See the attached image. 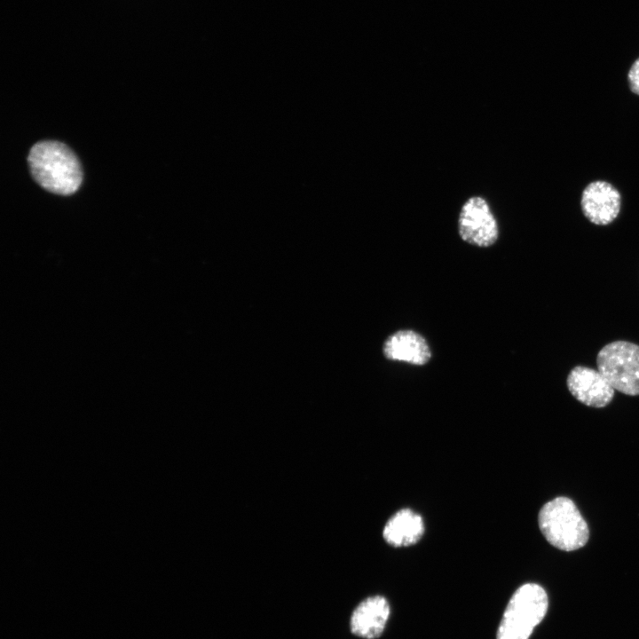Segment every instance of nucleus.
<instances>
[{
  "mask_svg": "<svg viewBox=\"0 0 639 639\" xmlns=\"http://www.w3.org/2000/svg\"><path fill=\"white\" fill-rule=\"evenodd\" d=\"M28 162L34 179L51 193L70 195L79 189L83 182V170L78 158L61 142H37L31 147Z\"/></svg>",
  "mask_w": 639,
  "mask_h": 639,
  "instance_id": "obj_1",
  "label": "nucleus"
},
{
  "mask_svg": "<svg viewBox=\"0 0 639 639\" xmlns=\"http://www.w3.org/2000/svg\"><path fill=\"white\" fill-rule=\"evenodd\" d=\"M538 521L546 540L558 549L573 551L588 542V524L575 503L567 497H556L544 504Z\"/></svg>",
  "mask_w": 639,
  "mask_h": 639,
  "instance_id": "obj_2",
  "label": "nucleus"
},
{
  "mask_svg": "<svg viewBox=\"0 0 639 639\" xmlns=\"http://www.w3.org/2000/svg\"><path fill=\"white\" fill-rule=\"evenodd\" d=\"M548 605L547 593L540 585L527 583L521 586L507 605L497 639H528L546 615Z\"/></svg>",
  "mask_w": 639,
  "mask_h": 639,
  "instance_id": "obj_3",
  "label": "nucleus"
},
{
  "mask_svg": "<svg viewBox=\"0 0 639 639\" xmlns=\"http://www.w3.org/2000/svg\"><path fill=\"white\" fill-rule=\"evenodd\" d=\"M597 369L615 390L639 395V345L614 341L604 345L596 356Z\"/></svg>",
  "mask_w": 639,
  "mask_h": 639,
  "instance_id": "obj_4",
  "label": "nucleus"
},
{
  "mask_svg": "<svg viewBox=\"0 0 639 639\" xmlns=\"http://www.w3.org/2000/svg\"><path fill=\"white\" fill-rule=\"evenodd\" d=\"M458 232L464 241L474 246L489 247L496 241L498 225L485 199L472 196L464 202L459 214Z\"/></svg>",
  "mask_w": 639,
  "mask_h": 639,
  "instance_id": "obj_5",
  "label": "nucleus"
},
{
  "mask_svg": "<svg viewBox=\"0 0 639 639\" xmlns=\"http://www.w3.org/2000/svg\"><path fill=\"white\" fill-rule=\"evenodd\" d=\"M566 384L578 401L596 408L606 406L615 393L614 388L598 369L584 366H576L570 371Z\"/></svg>",
  "mask_w": 639,
  "mask_h": 639,
  "instance_id": "obj_6",
  "label": "nucleus"
},
{
  "mask_svg": "<svg viewBox=\"0 0 639 639\" xmlns=\"http://www.w3.org/2000/svg\"><path fill=\"white\" fill-rule=\"evenodd\" d=\"M581 209L591 223L597 225H607L619 213L620 194L614 186L607 182H592L582 193Z\"/></svg>",
  "mask_w": 639,
  "mask_h": 639,
  "instance_id": "obj_7",
  "label": "nucleus"
},
{
  "mask_svg": "<svg viewBox=\"0 0 639 639\" xmlns=\"http://www.w3.org/2000/svg\"><path fill=\"white\" fill-rule=\"evenodd\" d=\"M390 615L387 600L381 596L367 597L353 611L351 630L357 636L374 639L380 636Z\"/></svg>",
  "mask_w": 639,
  "mask_h": 639,
  "instance_id": "obj_8",
  "label": "nucleus"
},
{
  "mask_svg": "<svg viewBox=\"0 0 639 639\" xmlns=\"http://www.w3.org/2000/svg\"><path fill=\"white\" fill-rule=\"evenodd\" d=\"M383 353L390 360L417 366L426 364L431 356L426 340L412 330H399L388 337L383 344Z\"/></svg>",
  "mask_w": 639,
  "mask_h": 639,
  "instance_id": "obj_9",
  "label": "nucleus"
},
{
  "mask_svg": "<svg viewBox=\"0 0 639 639\" xmlns=\"http://www.w3.org/2000/svg\"><path fill=\"white\" fill-rule=\"evenodd\" d=\"M424 532L422 517L412 509H403L396 512L386 523L383 536L394 547H407L419 541Z\"/></svg>",
  "mask_w": 639,
  "mask_h": 639,
  "instance_id": "obj_10",
  "label": "nucleus"
},
{
  "mask_svg": "<svg viewBox=\"0 0 639 639\" xmlns=\"http://www.w3.org/2000/svg\"><path fill=\"white\" fill-rule=\"evenodd\" d=\"M627 77L630 90L639 95V58L632 65Z\"/></svg>",
  "mask_w": 639,
  "mask_h": 639,
  "instance_id": "obj_11",
  "label": "nucleus"
}]
</instances>
